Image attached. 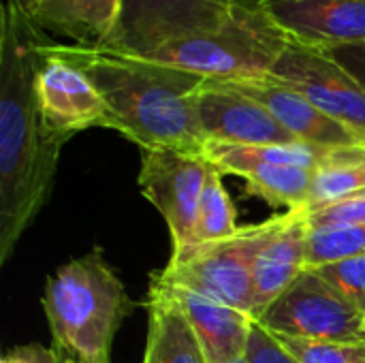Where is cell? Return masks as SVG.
I'll list each match as a JSON object with an SVG mask.
<instances>
[{
    "mask_svg": "<svg viewBox=\"0 0 365 363\" xmlns=\"http://www.w3.org/2000/svg\"><path fill=\"white\" fill-rule=\"evenodd\" d=\"M47 32L13 0L0 17V265L47 203L62 139L38 116L36 73Z\"/></svg>",
    "mask_w": 365,
    "mask_h": 363,
    "instance_id": "6da1fadb",
    "label": "cell"
},
{
    "mask_svg": "<svg viewBox=\"0 0 365 363\" xmlns=\"http://www.w3.org/2000/svg\"><path fill=\"white\" fill-rule=\"evenodd\" d=\"M49 51L88 75L107 105L109 128L141 150H180L205 156L207 139L195 105L205 77L98 47L49 41Z\"/></svg>",
    "mask_w": 365,
    "mask_h": 363,
    "instance_id": "7a4b0ae2",
    "label": "cell"
},
{
    "mask_svg": "<svg viewBox=\"0 0 365 363\" xmlns=\"http://www.w3.org/2000/svg\"><path fill=\"white\" fill-rule=\"evenodd\" d=\"M41 304L56 351L73 363H111L120 323L135 310L101 248L56 270L45 282Z\"/></svg>",
    "mask_w": 365,
    "mask_h": 363,
    "instance_id": "3957f363",
    "label": "cell"
},
{
    "mask_svg": "<svg viewBox=\"0 0 365 363\" xmlns=\"http://www.w3.org/2000/svg\"><path fill=\"white\" fill-rule=\"evenodd\" d=\"M291 39L265 9L235 6L233 17L212 32L171 39L141 58L175 66L205 79H250L269 75Z\"/></svg>",
    "mask_w": 365,
    "mask_h": 363,
    "instance_id": "277c9868",
    "label": "cell"
},
{
    "mask_svg": "<svg viewBox=\"0 0 365 363\" xmlns=\"http://www.w3.org/2000/svg\"><path fill=\"white\" fill-rule=\"evenodd\" d=\"M278 223L280 214L257 225L240 227V231L231 237L207 244H192L182 252H171L167 267L156 274L152 272V276L167 285L190 289L255 317L257 302L252 263L261 244Z\"/></svg>",
    "mask_w": 365,
    "mask_h": 363,
    "instance_id": "5b68a950",
    "label": "cell"
},
{
    "mask_svg": "<svg viewBox=\"0 0 365 363\" xmlns=\"http://www.w3.org/2000/svg\"><path fill=\"white\" fill-rule=\"evenodd\" d=\"M205 158L222 173L242 178L252 195L289 212L308 208L314 173L329 158V150L310 143L233 145L207 141Z\"/></svg>",
    "mask_w": 365,
    "mask_h": 363,
    "instance_id": "8992f818",
    "label": "cell"
},
{
    "mask_svg": "<svg viewBox=\"0 0 365 363\" xmlns=\"http://www.w3.org/2000/svg\"><path fill=\"white\" fill-rule=\"evenodd\" d=\"M257 323L274 338L365 342V317L314 270H306Z\"/></svg>",
    "mask_w": 365,
    "mask_h": 363,
    "instance_id": "52a82bcc",
    "label": "cell"
},
{
    "mask_svg": "<svg viewBox=\"0 0 365 363\" xmlns=\"http://www.w3.org/2000/svg\"><path fill=\"white\" fill-rule=\"evenodd\" d=\"M233 13L231 0H124L113 32L98 49L143 56L171 39L218 30Z\"/></svg>",
    "mask_w": 365,
    "mask_h": 363,
    "instance_id": "ba28073f",
    "label": "cell"
},
{
    "mask_svg": "<svg viewBox=\"0 0 365 363\" xmlns=\"http://www.w3.org/2000/svg\"><path fill=\"white\" fill-rule=\"evenodd\" d=\"M210 160L180 150H143L139 169L141 195L165 218L173 252L195 244L197 210Z\"/></svg>",
    "mask_w": 365,
    "mask_h": 363,
    "instance_id": "9c48e42d",
    "label": "cell"
},
{
    "mask_svg": "<svg viewBox=\"0 0 365 363\" xmlns=\"http://www.w3.org/2000/svg\"><path fill=\"white\" fill-rule=\"evenodd\" d=\"M365 141V88L327 51L289 43L272 73Z\"/></svg>",
    "mask_w": 365,
    "mask_h": 363,
    "instance_id": "30bf717a",
    "label": "cell"
},
{
    "mask_svg": "<svg viewBox=\"0 0 365 363\" xmlns=\"http://www.w3.org/2000/svg\"><path fill=\"white\" fill-rule=\"evenodd\" d=\"M49 36L43 41V62L36 73V103L43 128L64 143L92 126L109 128V111L88 79L75 64L49 51Z\"/></svg>",
    "mask_w": 365,
    "mask_h": 363,
    "instance_id": "8fae6325",
    "label": "cell"
},
{
    "mask_svg": "<svg viewBox=\"0 0 365 363\" xmlns=\"http://www.w3.org/2000/svg\"><path fill=\"white\" fill-rule=\"evenodd\" d=\"M201 131L207 141L233 145L302 143L261 103L220 79H205L195 96Z\"/></svg>",
    "mask_w": 365,
    "mask_h": 363,
    "instance_id": "7c38bea8",
    "label": "cell"
},
{
    "mask_svg": "<svg viewBox=\"0 0 365 363\" xmlns=\"http://www.w3.org/2000/svg\"><path fill=\"white\" fill-rule=\"evenodd\" d=\"M263 9L293 43L321 51L365 43V0H269Z\"/></svg>",
    "mask_w": 365,
    "mask_h": 363,
    "instance_id": "4fadbf2b",
    "label": "cell"
},
{
    "mask_svg": "<svg viewBox=\"0 0 365 363\" xmlns=\"http://www.w3.org/2000/svg\"><path fill=\"white\" fill-rule=\"evenodd\" d=\"M227 83L240 90L242 94L255 98L257 103H261L302 143H310L327 150L361 145V137L357 133H353L349 126L323 113L302 92L276 79L274 75L231 79Z\"/></svg>",
    "mask_w": 365,
    "mask_h": 363,
    "instance_id": "5bb4252c",
    "label": "cell"
},
{
    "mask_svg": "<svg viewBox=\"0 0 365 363\" xmlns=\"http://www.w3.org/2000/svg\"><path fill=\"white\" fill-rule=\"evenodd\" d=\"M150 285L165 293L190 323L205 363H235L246 357L255 317L184 287L167 285L150 274Z\"/></svg>",
    "mask_w": 365,
    "mask_h": 363,
    "instance_id": "9a60e30c",
    "label": "cell"
},
{
    "mask_svg": "<svg viewBox=\"0 0 365 363\" xmlns=\"http://www.w3.org/2000/svg\"><path fill=\"white\" fill-rule=\"evenodd\" d=\"M308 208L280 214V223L261 244L252 263L255 319L308 270Z\"/></svg>",
    "mask_w": 365,
    "mask_h": 363,
    "instance_id": "2e32d148",
    "label": "cell"
},
{
    "mask_svg": "<svg viewBox=\"0 0 365 363\" xmlns=\"http://www.w3.org/2000/svg\"><path fill=\"white\" fill-rule=\"evenodd\" d=\"M124 0H41L26 11L45 32L62 34L73 45L101 47L113 32Z\"/></svg>",
    "mask_w": 365,
    "mask_h": 363,
    "instance_id": "e0dca14e",
    "label": "cell"
},
{
    "mask_svg": "<svg viewBox=\"0 0 365 363\" xmlns=\"http://www.w3.org/2000/svg\"><path fill=\"white\" fill-rule=\"evenodd\" d=\"M143 363H205L201 344L186 317L152 285L148 291V340Z\"/></svg>",
    "mask_w": 365,
    "mask_h": 363,
    "instance_id": "ac0fdd59",
    "label": "cell"
},
{
    "mask_svg": "<svg viewBox=\"0 0 365 363\" xmlns=\"http://www.w3.org/2000/svg\"><path fill=\"white\" fill-rule=\"evenodd\" d=\"M222 175L225 173L214 163H210L197 210L195 244L218 242L240 231L235 205L222 184Z\"/></svg>",
    "mask_w": 365,
    "mask_h": 363,
    "instance_id": "d6986e66",
    "label": "cell"
},
{
    "mask_svg": "<svg viewBox=\"0 0 365 363\" xmlns=\"http://www.w3.org/2000/svg\"><path fill=\"white\" fill-rule=\"evenodd\" d=\"M365 188V165L349 156L346 148H336L329 152L325 165H321L314 173L312 195L308 210L329 205L340 201L353 193Z\"/></svg>",
    "mask_w": 365,
    "mask_h": 363,
    "instance_id": "ffe728a7",
    "label": "cell"
},
{
    "mask_svg": "<svg viewBox=\"0 0 365 363\" xmlns=\"http://www.w3.org/2000/svg\"><path fill=\"white\" fill-rule=\"evenodd\" d=\"M365 255V225L310 229L308 270Z\"/></svg>",
    "mask_w": 365,
    "mask_h": 363,
    "instance_id": "44dd1931",
    "label": "cell"
},
{
    "mask_svg": "<svg viewBox=\"0 0 365 363\" xmlns=\"http://www.w3.org/2000/svg\"><path fill=\"white\" fill-rule=\"evenodd\" d=\"M297 363H365V342H321L276 338Z\"/></svg>",
    "mask_w": 365,
    "mask_h": 363,
    "instance_id": "7402d4cb",
    "label": "cell"
},
{
    "mask_svg": "<svg viewBox=\"0 0 365 363\" xmlns=\"http://www.w3.org/2000/svg\"><path fill=\"white\" fill-rule=\"evenodd\" d=\"M334 289H338L365 317V255L314 267Z\"/></svg>",
    "mask_w": 365,
    "mask_h": 363,
    "instance_id": "603a6c76",
    "label": "cell"
},
{
    "mask_svg": "<svg viewBox=\"0 0 365 363\" xmlns=\"http://www.w3.org/2000/svg\"><path fill=\"white\" fill-rule=\"evenodd\" d=\"M310 229L365 225V188L323 208L308 210Z\"/></svg>",
    "mask_w": 365,
    "mask_h": 363,
    "instance_id": "cb8c5ba5",
    "label": "cell"
},
{
    "mask_svg": "<svg viewBox=\"0 0 365 363\" xmlns=\"http://www.w3.org/2000/svg\"><path fill=\"white\" fill-rule=\"evenodd\" d=\"M246 359L250 363H297L259 323L250 332Z\"/></svg>",
    "mask_w": 365,
    "mask_h": 363,
    "instance_id": "d4e9b609",
    "label": "cell"
},
{
    "mask_svg": "<svg viewBox=\"0 0 365 363\" xmlns=\"http://www.w3.org/2000/svg\"><path fill=\"white\" fill-rule=\"evenodd\" d=\"M2 363H62V355L43 344H24L11 349L2 357Z\"/></svg>",
    "mask_w": 365,
    "mask_h": 363,
    "instance_id": "484cf974",
    "label": "cell"
},
{
    "mask_svg": "<svg viewBox=\"0 0 365 363\" xmlns=\"http://www.w3.org/2000/svg\"><path fill=\"white\" fill-rule=\"evenodd\" d=\"M327 53L336 62H340L365 88V43L346 45V47H338V49H329Z\"/></svg>",
    "mask_w": 365,
    "mask_h": 363,
    "instance_id": "4316f807",
    "label": "cell"
},
{
    "mask_svg": "<svg viewBox=\"0 0 365 363\" xmlns=\"http://www.w3.org/2000/svg\"><path fill=\"white\" fill-rule=\"evenodd\" d=\"M235 6H242V9H248V11H259L263 9L269 0H231Z\"/></svg>",
    "mask_w": 365,
    "mask_h": 363,
    "instance_id": "83f0119b",
    "label": "cell"
},
{
    "mask_svg": "<svg viewBox=\"0 0 365 363\" xmlns=\"http://www.w3.org/2000/svg\"><path fill=\"white\" fill-rule=\"evenodd\" d=\"M346 152H349V156H351V158H355L357 163L365 165V145H353V148H346Z\"/></svg>",
    "mask_w": 365,
    "mask_h": 363,
    "instance_id": "f1b7e54d",
    "label": "cell"
},
{
    "mask_svg": "<svg viewBox=\"0 0 365 363\" xmlns=\"http://www.w3.org/2000/svg\"><path fill=\"white\" fill-rule=\"evenodd\" d=\"M13 2H17L24 11H30V9H32V6H36L41 0H13Z\"/></svg>",
    "mask_w": 365,
    "mask_h": 363,
    "instance_id": "f546056e",
    "label": "cell"
},
{
    "mask_svg": "<svg viewBox=\"0 0 365 363\" xmlns=\"http://www.w3.org/2000/svg\"><path fill=\"white\" fill-rule=\"evenodd\" d=\"M235 363H250V362H248L246 357H242V359H237V362H235Z\"/></svg>",
    "mask_w": 365,
    "mask_h": 363,
    "instance_id": "4dcf8cb0",
    "label": "cell"
},
{
    "mask_svg": "<svg viewBox=\"0 0 365 363\" xmlns=\"http://www.w3.org/2000/svg\"><path fill=\"white\" fill-rule=\"evenodd\" d=\"M62 363H73V362H68V359H62Z\"/></svg>",
    "mask_w": 365,
    "mask_h": 363,
    "instance_id": "1f68e13d",
    "label": "cell"
}]
</instances>
